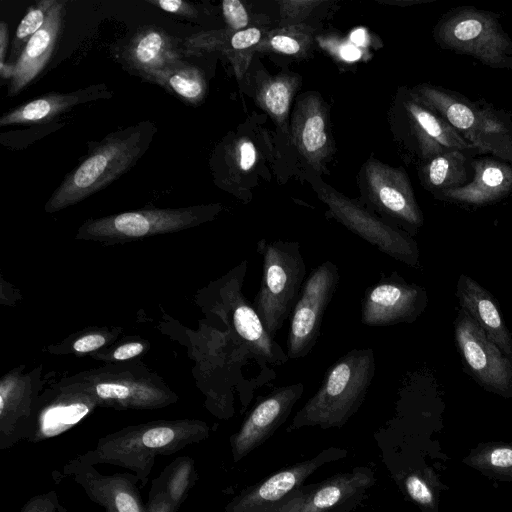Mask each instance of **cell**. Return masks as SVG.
I'll use <instances>...</instances> for the list:
<instances>
[{
	"label": "cell",
	"mask_w": 512,
	"mask_h": 512,
	"mask_svg": "<svg viewBox=\"0 0 512 512\" xmlns=\"http://www.w3.org/2000/svg\"><path fill=\"white\" fill-rule=\"evenodd\" d=\"M196 479L194 461L190 457H179L165 467L153 481L166 493L175 511L186 499Z\"/></svg>",
	"instance_id": "cell-29"
},
{
	"label": "cell",
	"mask_w": 512,
	"mask_h": 512,
	"mask_svg": "<svg viewBox=\"0 0 512 512\" xmlns=\"http://www.w3.org/2000/svg\"><path fill=\"white\" fill-rule=\"evenodd\" d=\"M433 35L444 49L494 69H512V39L495 13L474 6L453 8L439 20Z\"/></svg>",
	"instance_id": "cell-7"
},
{
	"label": "cell",
	"mask_w": 512,
	"mask_h": 512,
	"mask_svg": "<svg viewBox=\"0 0 512 512\" xmlns=\"http://www.w3.org/2000/svg\"><path fill=\"white\" fill-rule=\"evenodd\" d=\"M218 205L153 208L86 220L75 239L114 245L146 237L186 230L212 220Z\"/></svg>",
	"instance_id": "cell-8"
},
{
	"label": "cell",
	"mask_w": 512,
	"mask_h": 512,
	"mask_svg": "<svg viewBox=\"0 0 512 512\" xmlns=\"http://www.w3.org/2000/svg\"><path fill=\"white\" fill-rule=\"evenodd\" d=\"M120 333V329L116 331L97 329L82 333L79 337L74 339L70 350L76 355L94 352L113 343Z\"/></svg>",
	"instance_id": "cell-34"
},
{
	"label": "cell",
	"mask_w": 512,
	"mask_h": 512,
	"mask_svg": "<svg viewBox=\"0 0 512 512\" xmlns=\"http://www.w3.org/2000/svg\"><path fill=\"white\" fill-rule=\"evenodd\" d=\"M181 41L163 29L147 26L135 33L125 52L129 66L142 76L170 63L183 60Z\"/></svg>",
	"instance_id": "cell-24"
},
{
	"label": "cell",
	"mask_w": 512,
	"mask_h": 512,
	"mask_svg": "<svg viewBox=\"0 0 512 512\" xmlns=\"http://www.w3.org/2000/svg\"><path fill=\"white\" fill-rule=\"evenodd\" d=\"M368 175L371 185L370 201L381 214L409 232L423 225L422 212L403 173L389 167L373 166Z\"/></svg>",
	"instance_id": "cell-20"
},
{
	"label": "cell",
	"mask_w": 512,
	"mask_h": 512,
	"mask_svg": "<svg viewBox=\"0 0 512 512\" xmlns=\"http://www.w3.org/2000/svg\"><path fill=\"white\" fill-rule=\"evenodd\" d=\"M369 468H357L319 484L301 487L281 502L258 512H333L374 484Z\"/></svg>",
	"instance_id": "cell-15"
},
{
	"label": "cell",
	"mask_w": 512,
	"mask_h": 512,
	"mask_svg": "<svg viewBox=\"0 0 512 512\" xmlns=\"http://www.w3.org/2000/svg\"><path fill=\"white\" fill-rule=\"evenodd\" d=\"M303 391L302 383L282 386L273 390L255 406L238 432L231 437L235 462L265 442L286 421Z\"/></svg>",
	"instance_id": "cell-16"
},
{
	"label": "cell",
	"mask_w": 512,
	"mask_h": 512,
	"mask_svg": "<svg viewBox=\"0 0 512 512\" xmlns=\"http://www.w3.org/2000/svg\"><path fill=\"white\" fill-rule=\"evenodd\" d=\"M471 465L490 473L512 477V446L485 448L473 457Z\"/></svg>",
	"instance_id": "cell-32"
},
{
	"label": "cell",
	"mask_w": 512,
	"mask_h": 512,
	"mask_svg": "<svg viewBox=\"0 0 512 512\" xmlns=\"http://www.w3.org/2000/svg\"><path fill=\"white\" fill-rule=\"evenodd\" d=\"M340 448H328L312 459L283 469L235 498L226 512H258L289 497L319 467L345 457Z\"/></svg>",
	"instance_id": "cell-17"
},
{
	"label": "cell",
	"mask_w": 512,
	"mask_h": 512,
	"mask_svg": "<svg viewBox=\"0 0 512 512\" xmlns=\"http://www.w3.org/2000/svg\"><path fill=\"white\" fill-rule=\"evenodd\" d=\"M341 57L347 61H355L360 58V50L352 44L342 46L340 50Z\"/></svg>",
	"instance_id": "cell-45"
},
{
	"label": "cell",
	"mask_w": 512,
	"mask_h": 512,
	"mask_svg": "<svg viewBox=\"0 0 512 512\" xmlns=\"http://www.w3.org/2000/svg\"><path fill=\"white\" fill-rule=\"evenodd\" d=\"M413 91L476 150L512 165V117L509 113L440 86L423 84Z\"/></svg>",
	"instance_id": "cell-4"
},
{
	"label": "cell",
	"mask_w": 512,
	"mask_h": 512,
	"mask_svg": "<svg viewBox=\"0 0 512 512\" xmlns=\"http://www.w3.org/2000/svg\"><path fill=\"white\" fill-rule=\"evenodd\" d=\"M454 335L466 373L485 390L512 397V362L461 308L454 322Z\"/></svg>",
	"instance_id": "cell-11"
},
{
	"label": "cell",
	"mask_w": 512,
	"mask_h": 512,
	"mask_svg": "<svg viewBox=\"0 0 512 512\" xmlns=\"http://www.w3.org/2000/svg\"><path fill=\"white\" fill-rule=\"evenodd\" d=\"M99 86L70 93H49L31 100L0 117V126L41 123L68 111L79 103L104 97Z\"/></svg>",
	"instance_id": "cell-26"
},
{
	"label": "cell",
	"mask_w": 512,
	"mask_h": 512,
	"mask_svg": "<svg viewBox=\"0 0 512 512\" xmlns=\"http://www.w3.org/2000/svg\"><path fill=\"white\" fill-rule=\"evenodd\" d=\"M222 11L228 26L233 30L244 28L248 24V14L243 4L238 0L222 2Z\"/></svg>",
	"instance_id": "cell-37"
},
{
	"label": "cell",
	"mask_w": 512,
	"mask_h": 512,
	"mask_svg": "<svg viewBox=\"0 0 512 512\" xmlns=\"http://www.w3.org/2000/svg\"><path fill=\"white\" fill-rule=\"evenodd\" d=\"M146 507L147 512H176L166 493L154 481Z\"/></svg>",
	"instance_id": "cell-40"
},
{
	"label": "cell",
	"mask_w": 512,
	"mask_h": 512,
	"mask_svg": "<svg viewBox=\"0 0 512 512\" xmlns=\"http://www.w3.org/2000/svg\"><path fill=\"white\" fill-rule=\"evenodd\" d=\"M397 119L405 146L423 164L449 150H476L413 90L400 96Z\"/></svg>",
	"instance_id": "cell-9"
},
{
	"label": "cell",
	"mask_w": 512,
	"mask_h": 512,
	"mask_svg": "<svg viewBox=\"0 0 512 512\" xmlns=\"http://www.w3.org/2000/svg\"><path fill=\"white\" fill-rule=\"evenodd\" d=\"M157 129L150 121L107 135L66 175L45 204L58 212L100 191L130 170L150 146Z\"/></svg>",
	"instance_id": "cell-2"
},
{
	"label": "cell",
	"mask_w": 512,
	"mask_h": 512,
	"mask_svg": "<svg viewBox=\"0 0 512 512\" xmlns=\"http://www.w3.org/2000/svg\"><path fill=\"white\" fill-rule=\"evenodd\" d=\"M67 1L57 0L41 27L25 45L15 62V73L8 86V95L15 96L43 71L60 38Z\"/></svg>",
	"instance_id": "cell-21"
},
{
	"label": "cell",
	"mask_w": 512,
	"mask_h": 512,
	"mask_svg": "<svg viewBox=\"0 0 512 512\" xmlns=\"http://www.w3.org/2000/svg\"><path fill=\"white\" fill-rule=\"evenodd\" d=\"M270 45L274 50L288 55L297 54L301 49L300 43L295 38L285 34L272 37Z\"/></svg>",
	"instance_id": "cell-42"
},
{
	"label": "cell",
	"mask_w": 512,
	"mask_h": 512,
	"mask_svg": "<svg viewBox=\"0 0 512 512\" xmlns=\"http://www.w3.org/2000/svg\"><path fill=\"white\" fill-rule=\"evenodd\" d=\"M147 350L144 341H128L118 345L108 355L95 354L94 357L108 362H124L140 356Z\"/></svg>",
	"instance_id": "cell-35"
},
{
	"label": "cell",
	"mask_w": 512,
	"mask_h": 512,
	"mask_svg": "<svg viewBox=\"0 0 512 512\" xmlns=\"http://www.w3.org/2000/svg\"><path fill=\"white\" fill-rule=\"evenodd\" d=\"M58 385L90 394L98 407L152 410L174 404L178 396L140 363H112L63 378Z\"/></svg>",
	"instance_id": "cell-5"
},
{
	"label": "cell",
	"mask_w": 512,
	"mask_h": 512,
	"mask_svg": "<svg viewBox=\"0 0 512 512\" xmlns=\"http://www.w3.org/2000/svg\"><path fill=\"white\" fill-rule=\"evenodd\" d=\"M325 120L317 110L308 111L297 128L298 144L312 157L321 155L327 145Z\"/></svg>",
	"instance_id": "cell-31"
},
{
	"label": "cell",
	"mask_w": 512,
	"mask_h": 512,
	"mask_svg": "<svg viewBox=\"0 0 512 512\" xmlns=\"http://www.w3.org/2000/svg\"><path fill=\"white\" fill-rule=\"evenodd\" d=\"M374 374L372 348L349 351L328 369L321 386L295 414L288 430L342 427L362 405Z\"/></svg>",
	"instance_id": "cell-3"
},
{
	"label": "cell",
	"mask_w": 512,
	"mask_h": 512,
	"mask_svg": "<svg viewBox=\"0 0 512 512\" xmlns=\"http://www.w3.org/2000/svg\"><path fill=\"white\" fill-rule=\"evenodd\" d=\"M456 297L461 309L512 362V333L491 293L468 275L461 274L456 284Z\"/></svg>",
	"instance_id": "cell-22"
},
{
	"label": "cell",
	"mask_w": 512,
	"mask_h": 512,
	"mask_svg": "<svg viewBox=\"0 0 512 512\" xmlns=\"http://www.w3.org/2000/svg\"><path fill=\"white\" fill-rule=\"evenodd\" d=\"M427 306L426 290L408 283L396 271L368 287L361 301V322L386 327L414 322Z\"/></svg>",
	"instance_id": "cell-12"
},
{
	"label": "cell",
	"mask_w": 512,
	"mask_h": 512,
	"mask_svg": "<svg viewBox=\"0 0 512 512\" xmlns=\"http://www.w3.org/2000/svg\"><path fill=\"white\" fill-rule=\"evenodd\" d=\"M9 44V31L6 23L1 21L0 23V66L4 65L6 52Z\"/></svg>",
	"instance_id": "cell-44"
},
{
	"label": "cell",
	"mask_w": 512,
	"mask_h": 512,
	"mask_svg": "<svg viewBox=\"0 0 512 512\" xmlns=\"http://www.w3.org/2000/svg\"><path fill=\"white\" fill-rule=\"evenodd\" d=\"M233 300V327L253 356L271 365L286 363L287 354L267 332L252 304L240 291L234 293Z\"/></svg>",
	"instance_id": "cell-25"
},
{
	"label": "cell",
	"mask_w": 512,
	"mask_h": 512,
	"mask_svg": "<svg viewBox=\"0 0 512 512\" xmlns=\"http://www.w3.org/2000/svg\"><path fill=\"white\" fill-rule=\"evenodd\" d=\"M209 432L207 423L196 419L151 421L102 437L93 450L78 458L90 465L110 464L129 469L145 485L157 456L199 443Z\"/></svg>",
	"instance_id": "cell-1"
},
{
	"label": "cell",
	"mask_w": 512,
	"mask_h": 512,
	"mask_svg": "<svg viewBox=\"0 0 512 512\" xmlns=\"http://www.w3.org/2000/svg\"><path fill=\"white\" fill-rule=\"evenodd\" d=\"M350 39L353 42V44L356 46H362L364 45L366 41V32L363 29H357L353 31L350 35Z\"/></svg>",
	"instance_id": "cell-46"
},
{
	"label": "cell",
	"mask_w": 512,
	"mask_h": 512,
	"mask_svg": "<svg viewBox=\"0 0 512 512\" xmlns=\"http://www.w3.org/2000/svg\"><path fill=\"white\" fill-rule=\"evenodd\" d=\"M405 488L411 499L419 505L427 507L433 505V494L425 481L419 476H408L405 480Z\"/></svg>",
	"instance_id": "cell-38"
},
{
	"label": "cell",
	"mask_w": 512,
	"mask_h": 512,
	"mask_svg": "<svg viewBox=\"0 0 512 512\" xmlns=\"http://www.w3.org/2000/svg\"><path fill=\"white\" fill-rule=\"evenodd\" d=\"M64 473L79 484L87 496L106 512H147L134 474L102 475L78 457L64 466Z\"/></svg>",
	"instance_id": "cell-18"
},
{
	"label": "cell",
	"mask_w": 512,
	"mask_h": 512,
	"mask_svg": "<svg viewBox=\"0 0 512 512\" xmlns=\"http://www.w3.org/2000/svg\"><path fill=\"white\" fill-rule=\"evenodd\" d=\"M189 105L204 99L207 85L202 71L184 60L170 63L143 76Z\"/></svg>",
	"instance_id": "cell-27"
},
{
	"label": "cell",
	"mask_w": 512,
	"mask_h": 512,
	"mask_svg": "<svg viewBox=\"0 0 512 512\" xmlns=\"http://www.w3.org/2000/svg\"><path fill=\"white\" fill-rule=\"evenodd\" d=\"M331 217L381 252L413 268L420 267V253L415 240L406 231L376 217L348 200L327 195Z\"/></svg>",
	"instance_id": "cell-13"
},
{
	"label": "cell",
	"mask_w": 512,
	"mask_h": 512,
	"mask_svg": "<svg viewBox=\"0 0 512 512\" xmlns=\"http://www.w3.org/2000/svg\"><path fill=\"white\" fill-rule=\"evenodd\" d=\"M471 181L437 197L467 205H485L502 199L512 191V165L495 157L471 162Z\"/></svg>",
	"instance_id": "cell-23"
},
{
	"label": "cell",
	"mask_w": 512,
	"mask_h": 512,
	"mask_svg": "<svg viewBox=\"0 0 512 512\" xmlns=\"http://www.w3.org/2000/svg\"><path fill=\"white\" fill-rule=\"evenodd\" d=\"M57 0H42L30 6L19 23L11 45L9 61L15 63L30 38L44 25L49 11Z\"/></svg>",
	"instance_id": "cell-30"
},
{
	"label": "cell",
	"mask_w": 512,
	"mask_h": 512,
	"mask_svg": "<svg viewBox=\"0 0 512 512\" xmlns=\"http://www.w3.org/2000/svg\"><path fill=\"white\" fill-rule=\"evenodd\" d=\"M292 86L284 79L269 82L263 90L262 102L277 118H283L289 108Z\"/></svg>",
	"instance_id": "cell-33"
},
{
	"label": "cell",
	"mask_w": 512,
	"mask_h": 512,
	"mask_svg": "<svg viewBox=\"0 0 512 512\" xmlns=\"http://www.w3.org/2000/svg\"><path fill=\"white\" fill-rule=\"evenodd\" d=\"M96 407L98 404L90 394L53 384L38 397L29 441H41L67 431Z\"/></svg>",
	"instance_id": "cell-19"
},
{
	"label": "cell",
	"mask_w": 512,
	"mask_h": 512,
	"mask_svg": "<svg viewBox=\"0 0 512 512\" xmlns=\"http://www.w3.org/2000/svg\"><path fill=\"white\" fill-rule=\"evenodd\" d=\"M466 153L463 150H449L423 164V185L438 195L467 185L471 179Z\"/></svg>",
	"instance_id": "cell-28"
},
{
	"label": "cell",
	"mask_w": 512,
	"mask_h": 512,
	"mask_svg": "<svg viewBox=\"0 0 512 512\" xmlns=\"http://www.w3.org/2000/svg\"><path fill=\"white\" fill-rule=\"evenodd\" d=\"M336 264L326 260L311 271L290 315L288 359L307 356L317 343L324 313L339 283Z\"/></svg>",
	"instance_id": "cell-10"
},
{
	"label": "cell",
	"mask_w": 512,
	"mask_h": 512,
	"mask_svg": "<svg viewBox=\"0 0 512 512\" xmlns=\"http://www.w3.org/2000/svg\"><path fill=\"white\" fill-rule=\"evenodd\" d=\"M256 150L249 141H243L238 147L237 162L239 168L243 171L249 170L255 163Z\"/></svg>",
	"instance_id": "cell-43"
},
{
	"label": "cell",
	"mask_w": 512,
	"mask_h": 512,
	"mask_svg": "<svg viewBox=\"0 0 512 512\" xmlns=\"http://www.w3.org/2000/svg\"><path fill=\"white\" fill-rule=\"evenodd\" d=\"M41 387V367L34 371L13 370L0 380V448L29 440Z\"/></svg>",
	"instance_id": "cell-14"
},
{
	"label": "cell",
	"mask_w": 512,
	"mask_h": 512,
	"mask_svg": "<svg viewBox=\"0 0 512 512\" xmlns=\"http://www.w3.org/2000/svg\"><path fill=\"white\" fill-rule=\"evenodd\" d=\"M146 2L159 7L160 9L185 18H196L197 10L189 2L182 0H146Z\"/></svg>",
	"instance_id": "cell-39"
},
{
	"label": "cell",
	"mask_w": 512,
	"mask_h": 512,
	"mask_svg": "<svg viewBox=\"0 0 512 512\" xmlns=\"http://www.w3.org/2000/svg\"><path fill=\"white\" fill-rule=\"evenodd\" d=\"M20 512H66L60 504L57 494L52 491L31 498Z\"/></svg>",
	"instance_id": "cell-36"
},
{
	"label": "cell",
	"mask_w": 512,
	"mask_h": 512,
	"mask_svg": "<svg viewBox=\"0 0 512 512\" xmlns=\"http://www.w3.org/2000/svg\"><path fill=\"white\" fill-rule=\"evenodd\" d=\"M257 251L263 258V274L252 306L267 332L274 337L295 307L306 266L298 242L263 239L258 242Z\"/></svg>",
	"instance_id": "cell-6"
},
{
	"label": "cell",
	"mask_w": 512,
	"mask_h": 512,
	"mask_svg": "<svg viewBox=\"0 0 512 512\" xmlns=\"http://www.w3.org/2000/svg\"><path fill=\"white\" fill-rule=\"evenodd\" d=\"M260 37L261 31L257 28L240 30L231 36L229 44L235 50H243L259 42Z\"/></svg>",
	"instance_id": "cell-41"
}]
</instances>
